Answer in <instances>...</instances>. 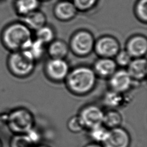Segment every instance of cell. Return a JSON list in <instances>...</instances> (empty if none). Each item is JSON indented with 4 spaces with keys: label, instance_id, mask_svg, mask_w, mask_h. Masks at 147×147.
Here are the masks:
<instances>
[{
    "label": "cell",
    "instance_id": "cell-1",
    "mask_svg": "<svg viewBox=\"0 0 147 147\" xmlns=\"http://www.w3.org/2000/svg\"><path fill=\"white\" fill-rule=\"evenodd\" d=\"M1 42L10 52L27 50L33 40L32 31L21 21L11 22L2 30Z\"/></svg>",
    "mask_w": 147,
    "mask_h": 147
},
{
    "label": "cell",
    "instance_id": "cell-2",
    "mask_svg": "<svg viewBox=\"0 0 147 147\" xmlns=\"http://www.w3.org/2000/svg\"><path fill=\"white\" fill-rule=\"evenodd\" d=\"M97 79L92 67L80 65L70 69L64 82L71 94L76 96H84L94 90Z\"/></svg>",
    "mask_w": 147,
    "mask_h": 147
},
{
    "label": "cell",
    "instance_id": "cell-22",
    "mask_svg": "<svg viewBox=\"0 0 147 147\" xmlns=\"http://www.w3.org/2000/svg\"><path fill=\"white\" fill-rule=\"evenodd\" d=\"M35 146L26 134H13L9 142V147H34Z\"/></svg>",
    "mask_w": 147,
    "mask_h": 147
},
{
    "label": "cell",
    "instance_id": "cell-9",
    "mask_svg": "<svg viewBox=\"0 0 147 147\" xmlns=\"http://www.w3.org/2000/svg\"><path fill=\"white\" fill-rule=\"evenodd\" d=\"M109 89L121 93H127L135 83L126 68L117 69L107 79Z\"/></svg>",
    "mask_w": 147,
    "mask_h": 147
},
{
    "label": "cell",
    "instance_id": "cell-14",
    "mask_svg": "<svg viewBox=\"0 0 147 147\" xmlns=\"http://www.w3.org/2000/svg\"><path fill=\"white\" fill-rule=\"evenodd\" d=\"M53 12L54 17L57 20L68 22L75 18L78 10L72 2L62 1L56 4Z\"/></svg>",
    "mask_w": 147,
    "mask_h": 147
},
{
    "label": "cell",
    "instance_id": "cell-24",
    "mask_svg": "<svg viewBox=\"0 0 147 147\" xmlns=\"http://www.w3.org/2000/svg\"><path fill=\"white\" fill-rule=\"evenodd\" d=\"M137 19L145 24L147 22V0H138L134 9Z\"/></svg>",
    "mask_w": 147,
    "mask_h": 147
},
{
    "label": "cell",
    "instance_id": "cell-4",
    "mask_svg": "<svg viewBox=\"0 0 147 147\" xmlns=\"http://www.w3.org/2000/svg\"><path fill=\"white\" fill-rule=\"evenodd\" d=\"M5 121L9 131L13 134H25L34 127V117L27 108L18 107L10 111Z\"/></svg>",
    "mask_w": 147,
    "mask_h": 147
},
{
    "label": "cell",
    "instance_id": "cell-3",
    "mask_svg": "<svg viewBox=\"0 0 147 147\" xmlns=\"http://www.w3.org/2000/svg\"><path fill=\"white\" fill-rule=\"evenodd\" d=\"M36 61L26 50L10 52L6 60L9 72L14 77L24 79L34 71Z\"/></svg>",
    "mask_w": 147,
    "mask_h": 147
},
{
    "label": "cell",
    "instance_id": "cell-26",
    "mask_svg": "<svg viewBox=\"0 0 147 147\" xmlns=\"http://www.w3.org/2000/svg\"><path fill=\"white\" fill-rule=\"evenodd\" d=\"M67 127L72 133H79L85 129L78 114L68 119L67 122Z\"/></svg>",
    "mask_w": 147,
    "mask_h": 147
},
{
    "label": "cell",
    "instance_id": "cell-8",
    "mask_svg": "<svg viewBox=\"0 0 147 147\" xmlns=\"http://www.w3.org/2000/svg\"><path fill=\"white\" fill-rule=\"evenodd\" d=\"M120 49L119 42L113 36L103 35L95 39L94 52L98 57L114 59Z\"/></svg>",
    "mask_w": 147,
    "mask_h": 147
},
{
    "label": "cell",
    "instance_id": "cell-21",
    "mask_svg": "<svg viewBox=\"0 0 147 147\" xmlns=\"http://www.w3.org/2000/svg\"><path fill=\"white\" fill-rule=\"evenodd\" d=\"M47 45L41 41L33 38L29 48L26 50L29 52L32 58L37 62L42 58L46 53Z\"/></svg>",
    "mask_w": 147,
    "mask_h": 147
},
{
    "label": "cell",
    "instance_id": "cell-25",
    "mask_svg": "<svg viewBox=\"0 0 147 147\" xmlns=\"http://www.w3.org/2000/svg\"><path fill=\"white\" fill-rule=\"evenodd\" d=\"M114 59L118 67L119 66L122 68H124L128 66L133 58L125 49H121L114 57Z\"/></svg>",
    "mask_w": 147,
    "mask_h": 147
},
{
    "label": "cell",
    "instance_id": "cell-18",
    "mask_svg": "<svg viewBox=\"0 0 147 147\" xmlns=\"http://www.w3.org/2000/svg\"><path fill=\"white\" fill-rule=\"evenodd\" d=\"M13 4L16 13L22 17L38 9L39 0H14Z\"/></svg>",
    "mask_w": 147,
    "mask_h": 147
},
{
    "label": "cell",
    "instance_id": "cell-10",
    "mask_svg": "<svg viewBox=\"0 0 147 147\" xmlns=\"http://www.w3.org/2000/svg\"><path fill=\"white\" fill-rule=\"evenodd\" d=\"M101 144L103 147H130L131 137L129 131L120 126L109 129Z\"/></svg>",
    "mask_w": 147,
    "mask_h": 147
},
{
    "label": "cell",
    "instance_id": "cell-27",
    "mask_svg": "<svg viewBox=\"0 0 147 147\" xmlns=\"http://www.w3.org/2000/svg\"><path fill=\"white\" fill-rule=\"evenodd\" d=\"M98 0H73L78 11L86 12L92 9L97 4Z\"/></svg>",
    "mask_w": 147,
    "mask_h": 147
},
{
    "label": "cell",
    "instance_id": "cell-17",
    "mask_svg": "<svg viewBox=\"0 0 147 147\" xmlns=\"http://www.w3.org/2000/svg\"><path fill=\"white\" fill-rule=\"evenodd\" d=\"M23 22L32 31H36L47 24V16L41 10L37 9L21 17Z\"/></svg>",
    "mask_w": 147,
    "mask_h": 147
},
{
    "label": "cell",
    "instance_id": "cell-28",
    "mask_svg": "<svg viewBox=\"0 0 147 147\" xmlns=\"http://www.w3.org/2000/svg\"><path fill=\"white\" fill-rule=\"evenodd\" d=\"M27 136L29 137V138L30 140V141L35 145H36L37 144L40 138V136L38 133V131H37L36 130L34 129H32L30 130H29L28 132L25 133Z\"/></svg>",
    "mask_w": 147,
    "mask_h": 147
},
{
    "label": "cell",
    "instance_id": "cell-31",
    "mask_svg": "<svg viewBox=\"0 0 147 147\" xmlns=\"http://www.w3.org/2000/svg\"><path fill=\"white\" fill-rule=\"evenodd\" d=\"M0 147H3V144L1 139H0Z\"/></svg>",
    "mask_w": 147,
    "mask_h": 147
},
{
    "label": "cell",
    "instance_id": "cell-30",
    "mask_svg": "<svg viewBox=\"0 0 147 147\" xmlns=\"http://www.w3.org/2000/svg\"><path fill=\"white\" fill-rule=\"evenodd\" d=\"M34 147H51V146L46 144H38V145H36Z\"/></svg>",
    "mask_w": 147,
    "mask_h": 147
},
{
    "label": "cell",
    "instance_id": "cell-33",
    "mask_svg": "<svg viewBox=\"0 0 147 147\" xmlns=\"http://www.w3.org/2000/svg\"><path fill=\"white\" fill-rule=\"evenodd\" d=\"M2 1V0H0V1Z\"/></svg>",
    "mask_w": 147,
    "mask_h": 147
},
{
    "label": "cell",
    "instance_id": "cell-23",
    "mask_svg": "<svg viewBox=\"0 0 147 147\" xmlns=\"http://www.w3.org/2000/svg\"><path fill=\"white\" fill-rule=\"evenodd\" d=\"M89 136L93 142L102 144L106 138L109 129L100 125L88 130Z\"/></svg>",
    "mask_w": 147,
    "mask_h": 147
},
{
    "label": "cell",
    "instance_id": "cell-32",
    "mask_svg": "<svg viewBox=\"0 0 147 147\" xmlns=\"http://www.w3.org/2000/svg\"><path fill=\"white\" fill-rule=\"evenodd\" d=\"M40 1V0H39ZM42 1H46V0H42Z\"/></svg>",
    "mask_w": 147,
    "mask_h": 147
},
{
    "label": "cell",
    "instance_id": "cell-19",
    "mask_svg": "<svg viewBox=\"0 0 147 147\" xmlns=\"http://www.w3.org/2000/svg\"><path fill=\"white\" fill-rule=\"evenodd\" d=\"M122 120L121 114L117 109H109L104 113L102 125L109 130L120 126Z\"/></svg>",
    "mask_w": 147,
    "mask_h": 147
},
{
    "label": "cell",
    "instance_id": "cell-6",
    "mask_svg": "<svg viewBox=\"0 0 147 147\" xmlns=\"http://www.w3.org/2000/svg\"><path fill=\"white\" fill-rule=\"evenodd\" d=\"M70 69L68 61L61 59L49 58L44 65L45 76L53 83L64 82Z\"/></svg>",
    "mask_w": 147,
    "mask_h": 147
},
{
    "label": "cell",
    "instance_id": "cell-29",
    "mask_svg": "<svg viewBox=\"0 0 147 147\" xmlns=\"http://www.w3.org/2000/svg\"><path fill=\"white\" fill-rule=\"evenodd\" d=\"M84 147H103V145L101 144L92 142L91 143H89L87 145H86Z\"/></svg>",
    "mask_w": 147,
    "mask_h": 147
},
{
    "label": "cell",
    "instance_id": "cell-7",
    "mask_svg": "<svg viewBox=\"0 0 147 147\" xmlns=\"http://www.w3.org/2000/svg\"><path fill=\"white\" fill-rule=\"evenodd\" d=\"M104 113L105 111L100 106L91 103L82 107L78 115L84 129L89 130L102 125Z\"/></svg>",
    "mask_w": 147,
    "mask_h": 147
},
{
    "label": "cell",
    "instance_id": "cell-5",
    "mask_svg": "<svg viewBox=\"0 0 147 147\" xmlns=\"http://www.w3.org/2000/svg\"><path fill=\"white\" fill-rule=\"evenodd\" d=\"M95 38L88 30L82 29L76 30L71 36L68 46L70 52L79 57L89 56L94 52Z\"/></svg>",
    "mask_w": 147,
    "mask_h": 147
},
{
    "label": "cell",
    "instance_id": "cell-11",
    "mask_svg": "<svg viewBox=\"0 0 147 147\" xmlns=\"http://www.w3.org/2000/svg\"><path fill=\"white\" fill-rule=\"evenodd\" d=\"M126 51L133 58L146 57L147 52V38L141 34L130 36L125 44Z\"/></svg>",
    "mask_w": 147,
    "mask_h": 147
},
{
    "label": "cell",
    "instance_id": "cell-13",
    "mask_svg": "<svg viewBox=\"0 0 147 147\" xmlns=\"http://www.w3.org/2000/svg\"><path fill=\"white\" fill-rule=\"evenodd\" d=\"M126 69L134 83L145 80L147 75L146 57L133 58Z\"/></svg>",
    "mask_w": 147,
    "mask_h": 147
},
{
    "label": "cell",
    "instance_id": "cell-12",
    "mask_svg": "<svg viewBox=\"0 0 147 147\" xmlns=\"http://www.w3.org/2000/svg\"><path fill=\"white\" fill-rule=\"evenodd\" d=\"M91 67L98 78L106 79H108L118 69L114 59L107 57H98Z\"/></svg>",
    "mask_w": 147,
    "mask_h": 147
},
{
    "label": "cell",
    "instance_id": "cell-15",
    "mask_svg": "<svg viewBox=\"0 0 147 147\" xmlns=\"http://www.w3.org/2000/svg\"><path fill=\"white\" fill-rule=\"evenodd\" d=\"M126 94L109 89L102 96V103L109 109H117L123 107L125 104L128 103L129 100Z\"/></svg>",
    "mask_w": 147,
    "mask_h": 147
},
{
    "label": "cell",
    "instance_id": "cell-16",
    "mask_svg": "<svg viewBox=\"0 0 147 147\" xmlns=\"http://www.w3.org/2000/svg\"><path fill=\"white\" fill-rule=\"evenodd\" d=\"M69 52L68 44L61 39L55 38L47 45L46 52L49 58L65 59Z\"/></svg>",
    "mask_w": 147,
    "mask_h": 147
},
{
    "label": "cell",
    "instance_id": "cell-20",
    "mask_svg": "<svg viewBox=\"0 0 147 147\" xmlns=\"http://www.w3.org/2000/svg\"><path fill=\"white\" fill-rule=\"evenodd\" d=\"M35 38L47 45L56 38L55 29L47 24L35 31Z\"/></svg>",
    "mask_w": 147,
    "mask_h": 147
}]
</instances>
